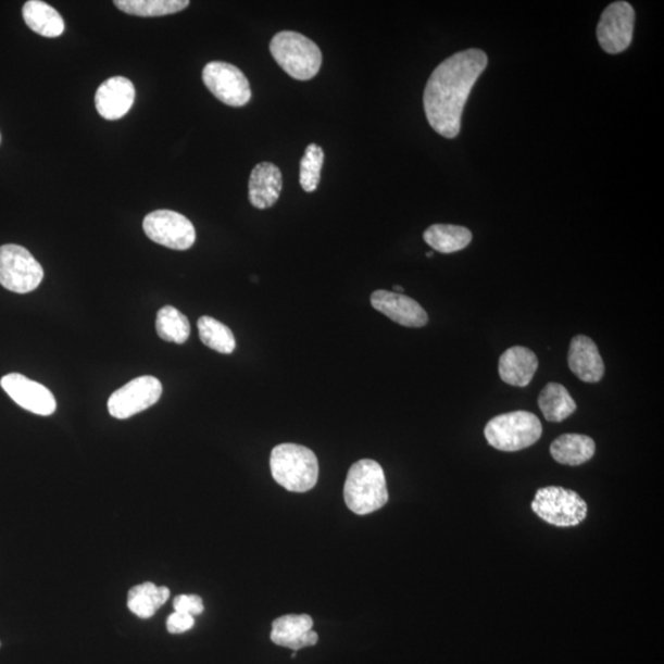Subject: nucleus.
<instances>
[{
    "label": "nucleus",
    "instance_id": "obj_20",
    "mask_svg": "<svg viewBox=\"0 0 664 664\" xmlns=\"http://www.w3.org/2000/svg\"><path fill=\"white\" fill-rule=\"evenodd\" d=\"M24 22L30 29L43 37L54 39L65 29L62 15L41 0H29L23 7Z\"/></svg>",
    "mask_w": 664,
    "mask_h": 664
},
{
    "label": "nucleus",
    "instance_id": "obj_30",
    "mask_svg": "<svg viewBox=\"0 0 664 664\" xmlns=\"http://www.w3.org/2000/svg\"><path fill=\"white\" fill-rule=\"evenodd\" d=\"M394 292H396V293H397V292H401V295H402V292H404V288H402V287H400V286H394Z\"/></svg>",
    "mask_w": 664,
    "mask_h": 664
},
{
    "label": "nucleus",
    "instance_id": "obj_28",
    "mask_svg": "<svg viewBox=\"0 0 664 664\" xmlns=\"http://www.w3.org/2000/svg\"><path fill=\"white\" fill-rule=\"evenodd\" d=\"M175 612L195 616L201 615L204 611L202 598L196 594H181L175 597Z\"/></svg>",
    "mask_w": 664,
    "mask_h": 664
},
{
    "label": "nucleus",
    "instance_id": "obj_10",
    "mask_svg": "<svg viewBox=\"0 0 664 664\" xmlns=\"http://www.w3.org/2000/svg\"><path fill=\"white\" fill-rule=\"evenodd\" d=\"M163 394L162 383L151 376L139 377L127 383L108 401L112 417L126 419L156 404Z\"/></svg>",
    "mask_w": 664,
    "mask_h": 664
},
{
    "label": "nucleus",
    "instance_id": "obj_21",
    "mask_svg": "<svg viewBox=\"0 0 664 664\" xmlns=\"http://www.w3.org/2000/svg\"><path fill=\"white\" fill-rule=\"evenodd\" d=\"M427 246L442 254H452L471 245L473 234L469 229L453 224H434L424 233Z\"/></svg>",
    "mask_w": 664,
    "mask_h": 664
},
{
    "label": "nucleus",
    "instance_id": "obj_12",
    "mask_svg": "<svg viewBox=\"0 0 664 664\" xmlns=\"http://www.w3.org/2000/svg\"><path fill=\"white\" fill-rule=\"evenodd\" d=\"M0 386L18 406L40 416H50L58 409V402L52 392L40 385L23 376V374L11 373L0 380Z\"/></svg>",
    "mask_w": 664,
    "mask_h": 664
},
{
    "label": "nucleus",
    "instance_id": "obj_23",
    "mask_svg": "<svg viewBox=\"0 0 664 664\" xmlns=\"http://www.w3.org/2000/svg\"><path fill=\"white\" fill-rule=\"evenodd\" d=\"M171 591L166 587H156L152 582H146L130 588L127 605L129 611L140 619L152 618L159 607L170 600Z\"/></svg>",
    "mask_w": 664,
    "mask_h": 664
},
{
    "label": "nucleus",
    "instance_id": "obj_16",
    "mask_svg": "<svg viewBox=\"0 0 664 664\" xmlns=\"http://www.w3.org/2000/svg\"><path fill=\"white\" fill-rule=\"evenodd\" d=\"M568 367L578 379L585 383L601 381L604 376V362L593 340L578 335L569 344Z\"/></svg>",
    "mask_w": 664,
    "mask_h": 664
},
{
    "label": "nucleus",
    "instance_id": "obj_25",
    "mask_svg": "<svg viewBox=\"0 0 664 664\" xmlns=\"http://www.w3.org/2000/svg\"><path fill=\"white\" fill-rule=\"evenodd\" d=\"M155 327L159 338L167 342L181 344L190 338L189 320L172 305H166L158 312Z\"/></svg>",
    "mask_w": 664,
    "mask_h": 664
},
{
    "label": "nucleus",
    "instance_id": "obj_9",
    "mask_svg": "<svg viewBox=\"0 0 664 664\" xmlns=\"http://www.w3.org/2000/svg\"><path fill=\"white\" fill-rule=\"evenodd\" d=\"M202 79L204 86L223 104L240 108L246 107L251 99L250 83L236 65L211 62L203 70Z\"/></svg>",
    "mask_w": 664,
    "mask_h": 664
},
{
    "label": "nucleus",
    "instance_id": "obj_26",
    "mask_svg": "<svg viewBox=\"0 0 664 664\" xmlns=\"http://www.w3.org/2000/svg\"><path fill=\"white\" fill-rule=\"evenodd\" d=\"M200 339L203 344L213 351L230 354L237 348L236 338L227 325L213 320L211 316H202L198 323Z\"/></svg>",
    "mask_w": 664,
    "mask_h": 664
},
{
    "label": "nucleus",
    "instance_id": "obj_14",
    "mask_svg": "<svg viewBox=\"0 0 664 664\" xmlns=\"http://www.w3.org/2000/svg\"><path fill=\"white\" fill-rule=\"evenodd\" d=\"M312 616L306 614H288L273 623L271 641L295 652L304 648L315 647L320 635L313 630Z\"/></svg>",
    "mask_w": 664,
    "mask_h": 664
},
{
    "label": "nucleus",
    "instance_id": "obj_1",
    "mask_svg": "<svg viewBox=\"0 0 664 664\" xmlns=\"http://www.w3.org/2000/svg\"><path fill=\"white\" fill-rule=\"evenodd\" d=\"M488 65L481 50L458 52L431 74L424 93V108L429 126L438 135L455 138L461 133L462 115L467 98Z\"/></svg>",
    "mask_w": 664,
    "mask_h": 664
},
{
    "label": "nucleus",
    "instance_id": "obj_17",
    "mask_svg": "<svg viewBox=\"0 0 664 664\" xmlns=\"http://www.w3.org/2000/svg\"><path fill=\"white\" fill-rule=\"evenodd\" d=\"M284 180L279 167L264 162L252 170L249 180V200L258 210H266L279 199Z\"/></svg>",
    "mask_w": 664,
    "mask_h": 664
},
{
    "label": "nucleus",
    "instance_id": "obj_29",
    "mask_svg": "<svg viewBox=\"0 0 664 664\" xmlns=\"http://www.w3.org/2000/svg\"><path fill=\"white\" fill-rule=\"evenodd\" d=\"M195 618L192 615L179 612L173 613L166 621L167 631L171 634H184L193 628Z\"/></svg>",
    "mask_w": 664,
    "mask_h": 664
},
{
    "label": "nucleus",
    "instance_id": "obj_2",
    "mask_svg": "<svg viewBox=\"0 0 664 664\" xmlns=\"http://www.w3.org/2000/svg\"><path fill=\"white\" fill-rule=\"evenodd\" d=\"M343 496L348 508L360 516L385 508L389 493L380 464L372 460L354 463L346 478Z\"/></svg>",
    "mask_w": 664,
    "mask_h": 664
},
{
    "label": "nucleus",
    "instance_id": "obj_13",
    "mask_svg": "<svg viewBox=\"0 0 664 664\" xmlns=\"http://www.w3.org/2000/svg\"><path fill=\"white\" fill-rule=\"evenodd\" d=\"M371 303L374 310L402 326L423 327L428 323L424 308L405 295L379 289L371 296Z\"/></svg>",
    "mask_w": 664,
    "mask_h": 664
},
{
    "label": "nucleus",
    "instance_id": "obj_3",
    "mask_svg": "<svg viewBox=\"0 0 664 664\" xmlns=\"http://www.w3.org/2000/svg\"><path fill=\"white\" fill-rule=\"evenodd\" d=\"M271 474L277 484L291 492H306L320 479V462L310 448L284 443L271 452Z\"/></svg>",
    "mask_w": 664,
    "mask_h": 664
},
{
    "label": "nucleus",
    "instance_id": "obj_11",
    "mask_svg": "<svg viewBox=\"0 0 664 664\" xmlns=\"http://www.w3.org/2000/svg\"><path fill=\"white\" fill-rule=\"evenodd\" d=\"M635 11L628 2L607 7L597 27L598 42L606 53L624 52L632 41Z\"/></svg>",
    "mask_w": 664,
    "mask_h": 664
},
{
    "label": "nucleus",
    "instance_id": "obj_27",
    "mask_svg": "<svg viewBox=\"0 0 664 664\" xmlns=\"http://www.w3.org/2000/svg\"><path fill=\"white\" fill-rule=\"evenodd\" d=\"M324 158L322 147L315 143L306 147L299 173V183L305 192H314L320 186Z\"/></svg>",
    "mask_w": 664,
    "mask_h": 664
},
{
    "label": "nucleus",
    "instance_id": "obj_24",
    "mask_svg": "<svg viewBox=\"0 0 664 664\" xmlns=\"http://www.w3.org/2000/svg\"><path fill=\"white\" fill-rule=\"evenodd\" d=\"M114 4L126 14L152 17L183 12L189 0H115Z\"/></svg>",
    "mask_w": 664,
    "mask_h": 664
},
{
    "label": "nucleus",
    "instance_id": "obj_18",
    "mask_svg": "<svg viewBox=\"0 0 664 664\" xmlns=\"http://www.w3.org/2000/svg\"><path fill=\"white\" fill-rule=\"evenodd\" d=\"M538 366L539 361L535 352L522 346H514L501 355L499 373L508 385L525 388L535 377Z\"/></svg>",
    "mask_w": 664,
    "mask_h": 664
},
{
    "label": "nucleus",
    "instance_id": "obj_7",
    "mask_svg": "<svg viewBox=\"0 0 664 664\" xmlns=\"http://www.w3.org/2000/svg\"><path fill=\"white\" fill-rule=\"evenodd\" d=\"M43 276L42 266L29 250L16 245L0 247V285L8 291L30 293L40 286Z\"/></svg>",
    "mask_w": 664,
    "mask_h": 664
},
{
    "label": "nucleus",
    "instance_id": "obj_19",
    "mask_svg": "<svg viewBox=\"0 0 664 664\" xmlns=\"http://www.w3.org/2000/svg\"><path fill=\"white\" fill-rule=\"evenodd\" d=\"M550 453L560 464L577 466L592 460L596 443L591 437L567 434L555 439L550 447Z\"/></svg>",
    "mask_w": 664,
    "mask_h": 664
},
{
    "label": "nucleus",
    "instance_id": "obj_22",
    "mask_svg": "<svg viewBox=\"0 0 664 664\" xmlns=\"http://www.w3.org/2000/svg\"><path fill=\"white\" fill-rule=\"evenodd\" d=\"M538 404L542 415L550 423H563L577 409L576 402L569 396L568 390L564 386L559 385V383H549L541 390Z\"/></svg>",
    "mask_w": 664,
    "mask_h": 664
},
{
    "label": "nucleus",
    "instance_id": "obj_31",
    "mask_svg": "<svg viewBox=\"0 0 664 664\" xmlns=\"http://www.w3.org/2000/svg\"><path fill=\"white\" fill-rule=\"evenodd\" d=\"M434 256V252H428L427 258H433Z\"/></svg>",
    "mask_w": 664,
    "mask_h": 664
},
{
    "label": "nucleus",
    "instance_id": "obj_15",
    "mask_svg": "<svg viewBox=\"0 0 664 664\" xmlns=\"http://www.w3.org/2000/svg\"><path fill=\"white\" fill-rule=\"evenodd\" d=\"M136 89L125 77H112L97 90L96 107L101 117L109 121L123 118L134 107Z\"/></svg>",
    "mask_w": 664,
    "mask_h": 664
},
{
    "label": "nucleus",
    "instance_id": "obj_4",
    "mask_svg": "<svg viewBox=\"0 0 664 664\" xmlns=\"http://www.w3.org/2000/svg\"><path fill=\"white\" fill-rule=\"evenodd\" d=\"M270 51L288 76L310 80L320 73L323 54L315 42L295 32H280L271 40Z\"/></svg>",
    "mask_w": 664,
    "mask_h": 664
},
{
    "label": "nucleus",
    "instance_id": "obj_8",
    "mask_svg": "<svg viewBox=\"0 0 664 664\" xmlns=\"http://www.w3.org/2000/svg\"><path fill=\"white\" fill-rule=\"evenodd\" d=\"M147 237L159 246L173 250L190 249L196 241L192 222L183 214L159 210L147 214L143 221Z\"/></svg>",
    "mask_w": 664,
    "mask_h": 664
},
{
    "label": "nucleus",
    "instance_id": "obj_6",
    "mask_svg": "<svg viewBox=\"0 0 664 664\" xmlns=\"http://www.w3.org/2000/svg\"><path fill=\"white\" fill-rule=\"evenodd\" d=\"M531 510L541 521L561 528L581 525L588 513L581 496L559 486L539 489L531 502Z\"/></svg>",
    "mask_w": 664,
    "mask_h": 664
},
{
    "label": "nucleus",
    "instance_id": "obj_32",
    "mask_svg": "<svg viewBox=\"0 0 664 664\" xmlns=\"http://www.w3.org/2000/svg\"><path fill=\"white\" fill-rule=\"evenodd\" d=\"M0 140H2V137H0Z\"/></svg>",
    "mask_w": 664,
    "mask_h": 664
},
{
    "label": "nucleus",
    "instance_id": "obj_5",
    "mask_svg": "<svg viewBox=\"0 0 664 664\" xmlns=\"http://www.w3.org/2000/svg\"><path fill=\"white\" fill-rule=\"evenodd\" d=\"M541 435L540 419L528 411L496 416L485 427L486 441L502 452L522 451L536 444Z\"/></svg>",
    "mask_w": 664,
    "mask_h": 664
}]
</instances>
